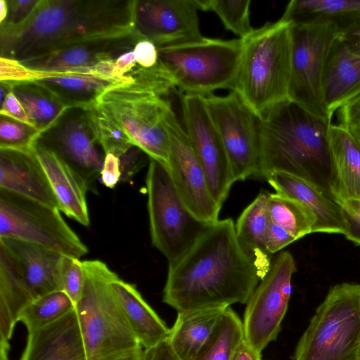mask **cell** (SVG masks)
Returning a JSON list of instances; mask_svg holds the SVG:
<instances>
[{"label":"cell","instance_id":"cell-11","mask_svg":"<svg viewBox=\"0 0 360 360\" xmlns=\"http://www.w3.org/2000/svg\"><path fill=\"white\" fill-rule=\"evenodd\" d=\"M296 271L292 255L280 252L246 302L243 321L245 340L259 352L276 340L281 331L292 294V276Z\"/></svg>","mask_w":360,"mask_h":360},{"label":"cell","instance_id":"cell-38","mask_svg":"<svg viewBox=\"0 0 360 360\" xmlns=\"http://www.w3.org/2000/svg\"><path fill=\"white\" fill-rule=\"evenodd\" d=\"M8 14L0 23V30H12L24 24L32 15L40 0H6Z\"/></svg>","mask_w":360,"mask_h":360},{"label":"cell","instance_id":"cell-40","mask_svg":"<svg viewBox=\"0 0 360 360\" xmlns=\"http://www.w3.org/2000/svg\"><path fill=\"white\" fill-rule=\"evenodd\" d=\"M149 157L141 148L134 146L119 157L120 182H132L134 176L146 165Z\"/></svg>","mask_w":360,"mask_h":360},{"label":"cell","instance_id":"cell-6","mask_svg":"<svg viewBox=\"0 0 360 360\" xmlns=\"http://www.w3.org/2000/svg\"><path fill=\"white\" fill-rule=\"evenodd\" d=\"M292 360H360V284L342 283L330 288Z\"/></svg>","mask_w":360,"mask_h":360},{"label":"cell","instance_id":"cell-10","mask_svg":"<svg viewBox=\"0 0 360 360\" xmlns=\"http://www.w3.org/2000/svg\"><path fill=\"white\" fill-rule=\"evenodd\" d=\"M339 35L331 26L292 24L288 100L329 124L323 77L330 49Z\"/></svg>","mask_w":360,"mask_h":360},{"label":"cell","instance_id":"cell-37","mask_svg":"<svg viewBox=\"0 0 360 360\" xmlns=\"http://www.w3.org/2000/svg\"><path fill=\"white\" fill-rule=\"evenodd\" d=\"M60 290L75 304L79 300L85 281L82 262L79 258L63 255L58 265Z\"/></svg>","mask_w":360,"mask_h":360},{"label":"cell","instance_id":"cell-43","mask_svg":"<svg viewBox=\"0 0 360 360\" xmlns=\"http://www.w3.org/2000/svg\"><path fill=\"white\" fill-rule=\"evenodd\" d=\"M100 178L101 183L109 188H113L120 182L121 171L118 157L112 153L105 154Z\"/></svg>","mask_w":360,"mask_h":360},{"label":"cell","instance_id":"cell-34","mask_svg":"<svg viewBox=\"0 0 360 360\" xmlns=\"http://www.w3.org/2000/svg\"><path fill=\"white\" fill-rule=\"evenodd\" d=\"M75 304L62 290L43 295L30 303L20 313L18 321L32 333L56 322L75 309Z\"/></svg>","mask_w":360,"mask_h":360},{"label":"cell","instance_id":"cell-14","mask_svg":"<svg viewBox=\"0 0 360 360\" xmlns=\"http://www.w3.org/2000/svg\"><path fill=\"white\" fill-rule=\"evenodd\" d=\"M184 127L205 175L210 191L221 207L235 182L228 155L210 117L205 98L181 94Z\"/></svg>","mask_w":360,"mask_h":360},{"label":"cell","instance_id":"cell-45","mask_svg":"<svg viewBox=\"0 0 360 360\" xmlns=\"http://www.w3.org/2000/svg\"><path fill=\"white\" fill-rule=\"evenodd\" d=\"M138 66L133 51L126 52L115 60L112 77L124 78Z\"/></svg>","mask_w":360,"mask_h":360},{"label":"cell","instance_id":"cell-15","mask_svg":"<svg viewBox=\"0 0 360 360\" xmlns=\"http://www.w3.org/2000/svg\"><path fill=\"white\" fill-rule=\"evenodd\" d=\"M165 126L171 146L168 169L179 195L198 220L207 224L218 221L221 207L210 191L189 137L173 108L166 117Z\"/></svg>","mask_w":360,"mask_h":360},{"label":"cell","instance_id":"cell-51","mask_svg":"<svg viewBox=\"0 0 360 360\" xmlns=\"http://www.w3.org/2000/svg\"><path fill=\"white\" fill-rule=\"evenodd\" d=\"M8 14V4L6 0H0V23L4 21Z\"/></svg>","mask_w":360,"mask_h":360},{"label":"cell","instance_id":"cell-13","mask_svg":"<svg viewBox=\"0 0 360 360\" xmlns=\"http://www.w3.org/2000/svg\"><path fill=\"white\" fill-rule=\"evenodd\" d=\"M204 98L228 155L235 182L257 178L260 163L259 118L235 91Z\"/></svg>","mask_w":360,"mask_h":360},{"label":"cell","instance_id":"cell-4","mask_svg":"<svg viewBox=\"0 0 360 360\" xmlns=\"http://www.w3.org/2000/svg\"><path fill=\"white\" fill-rule=\"evenodd\" d=\"M83 292L75 304L87 360H139L144 349L112 292L118 276L105 263L84 260Z\"/></svg>","mask_w":360,"mask_h":360},{"label":"cell","instance_id":"cell-1","mask_svg":"<svg viewBox=\"0 0 360 360\" xmlns=\"http://www.w3.org/2000/svg\"><path fill=\"white\" fill-rule=\"evenodd\" d=\"M261 279L237 240L233 220L219 219L169 264L162 301L177 312L246 304Z\"/></svg>","mask_w":360,"mask_h":360},{"label":"cell","instance_id":"cell-27","mask_svg":"<svg viewBox=\"0 0 360 360\" xmlns=\"http://www.w3.org/2000/svg\"><path fill=\"white\" fill-rule=\"evenodd\" d=\"M111 286L133 333L144 350L168 339L170 329L144 300L134 285L117 276L112 281Z\"/></svg>","mask_w":360,"mask_h":360},{"label":"cell","instance_id":"cell-44","mask_svg":"<svg viewBox=\"0 0 360 360\" xmlns=\"http://www.w3.org/2000/svg\"><path fill=\"white\" fill-rule=\"evenodd\" d=\"M0 115L32 125L22 104L11 90L3 103H1Z\"/></svg>","mask_w":360,"mask_h":360},{"label":"cell","instance_id":"cell-19","mask_svg":"<svg viewBox=\"0 0 360 360\" xmlns=\"http://www.w3.org/2000/svg\"><path fill=\"white\" fill-rule=\"evenodd\" d=\"M0 188L59 209L48 176L32 148H0Z\"/></svg>","mask_w":360,"mask_h":360},{"label":"cell","instance_id":"cell-41","mask_svg":"<svg viewBox=\"0 0 360 360\" xmlns=\"http://www.w3.org/2000/svg\"><path fill=\"white\" fill-rule=\"evenodd\" d=\"M295 240L286 230L270 221L266 238V247L270 255L281 250Z\"/></svg>","mask_w":360,"mask_h":360},{"label":"cell","instance_id":"cell-25","mask_svg":"<svg viewBox=\"0 0 360 360\" xmlns=\"http://www.w3.org/2000/svg\"><path fill=\"white\" fill-rule=\"evenodd\" d=\"M33 300L17 257L0 242L1 349L8 351L19 314Z\"/></svg>","mask_w":360,"mask_h":360},{"label":"cell","instance_id":"cell-7","mask_svg":"<svg viewBox=\"0 0 360 360\" xmlns=\"http://www.w3.org/2000/svg\"><path fill=\"white\" fill-rule=\"evenodd\" d=\"M243 39L203 37L157 47L159 60L181 94L207 96L219 89L233 90L240 63Z\"/></svg>","mask_w":360,"mask_h":360},{"label":"cell","instance_id":"cell-21","mask_svg":"<svg viewBox=\"0 0 360 360\" xmlns=\"http://www.w3.org/2000/svg\"><path fill=\"white\" fill-rule=\"evenodd\" d=\"M20 360H87L75 308L56 322L29 333Z\"/></svg>","mask_w":360,"mask_h":360},{"label":"cell","instance_id":"cell-30","mask_svg":"<svg viewBox=\"0 0 360 360\" xmlns=\"http://www.w3.org/2000/svg\"><path fill=\"white\" fill-rule=\"evenodd\" d=\"M268 193L262 191L244 209L235 224L237 240L257 267L262 278L268 273L272 263L271 255L266 247L270 222L267 210Z\"/></svg>","mask_w":360,"mask_h":360},{"label":"cell","instance_id":"cell-5","mask_svg":"<svg viewBox=\"0 0 360 360\" xmlns=\"http://www.w3.org/2000/svg\"><path fill=\"white\" fill-rule=\"evenodd\" d=\"M292 23L280 19L255 29L243 39L233 91L260 119L288 100L292 58Z\"/></svg>","mask_w":360,"mask_h":360},{"label":"cell","instance_id":"cell-35","mask_svg":"<svg viewBox=\"0 0 360 360\" xmlns=\"http://www.w3.org/2000/svg\"><path fill=\"white\" fill-rule=\"evenodd\" d=\"M199 10L212 11L215 13L224 27L245 39L255 29L250 18V0H195Z\"/></svg>","mask_w":360,"mask_h":360},{"label":"cell","instance_id":"cell-12","mask_svg":"<svg viewBox=\"0 0 360 360\" xmlns=\"http://www.w3.org/2000/svg\"><path fill=\"white\" fill-rule=\"evenodd\" d=\"M69 166L92 190L100 177L105 152L90 108H68L35 141Z\"/></svg>","mask_w":360,"mask_h":360},{"label":"cell","instance_id":"cell-42","mask_svg":"<svg viewBox=\"0 0 360 360\" xmlns=\"http://www.w3.org/2000/svg\"><path fill=\"white\" fill-rule=\"evenodd\" d=\"M133 52L136 62L140 67L150 68L159 63L158 48L149 40H139L136 44Z\"/></svg>","mask_w":360,"mask_h":360},{"label":"cell","instance_id":"cell-47","mask_svg":"<svg viewBox=\"0 0 360 360\" xmlns=\"http://www.w3.org/2000/svg\"><path fill=\"white\" fill-rule=\"evenodd\" d=\"M339 124H360V98L338 110Z\"/></svg>","mask_w":360,"mask_h":360},{"label":"cell","instance_id":"cell-49","mask_svg":"<svg viewBox=\"0 0 360 360\" xmlns=\"http://www.w3.org/2000/svg\"><path fill=\"white\" fill-rule=\"evenodd\" d=\"M230 360H263L262 353L254 349L244 340L236 349Z\"/></svg>","mask_w":360,"mask_h":360},{"label":"cell","instance_id":"cell-28","mask_svg":"<svg viewBox=\"0 0 360 360\" xmlns=\"http://www.w3.org/2000/svg\"><path fill=\"white\" fill-rule=\"evenodd\" d=\"M281 18L292 25L331 26L341 34L360 21V0H292Z\"/></svg>","mask_w":360,"mask_h":360},{"label":"cell","instance_id":"cell-20","mask_svg":"<svg viewBox=\"0 0 360 360\" xmlns=\"http://www.w3.org/2000/svg\"><path fill=\"white\" fill-rule=\"evenodd\" d=\"M330 198L340 206L360 200V147L347 127L330 124L328 130Z\"/></svg>","mask_w":360,"mask_h":360},{"label":"cell","instance_id":"cell-22","mask_svg":"<svg viewBox=\"0 0 360 360\" xmlns=\"http://www.w3.org/2000/svg\"><path fill=\"white\" fill-rule=\"evenodd\" d=\"M266 181L276 193L304 205L316 217L314 233H344L341 207L314 184L283 172H272Z\"/></svg>","mask_w":360,"mask_h":360},{"label":"cell","instance_id":"cell-9","mask_svg":"<svg viewBox=\"0 0 360 360\" xmlns=\"http://www.w3.org/2000/svg\"><path fill=\"white\" fill-rule=\"evenodd\" d=\"M59 209L0 188V238L42 246L77 258L89 250Z\"/></svg>","mask_w":360,"mask_h":360},{"label":"cell","instance_id":"cell-29","mask_svg":"<svg viewBox=\"0 0 360 360\" xmlns=\"http://www.w3.org/2000/svg\"><path fill=\"white\" fill-rule=\"evenodd\" d=\"M228 307L178 311L169 344L179 360H194L217 328Z\"/></svg>","mask_w":360,"mask_h":360},{"label":"cell","instance_id":"cell-17","mask_svg":"<svg viewBox=\"0 0 360 360\" xmlns=\"http://www.w3.org/2000/svg\"><path fill=\"white\" fill-rule=\"evenodd\" d=\"M141 39L134 32L119 37L83 41L18 63L29 70L38 72L82 70L117 60L123 53L133 51Z\"/></svg>","mask_w":360,"mask_h":360},{"label":"cell","instance_id":"cell-32","mask_svg":"<svg viewBox=\"0 0 360 360\" xmlns=\"http://www.w3.org/2000/svg\"><path fill=\"white\" fill-rule=\"evenodd\" d=\"M267 210L270 221L286 230L296 240L314 233L316 219L298 201L277 193H269Z\"/></svg>","mask_w":360,"mask_h":360},{"label":"cell","instance_id":"cell-26","mask_svg":"<svg viewBox=\"0 0 360 360\" xmlns=\"http://www.w3.org/2000/svg\"><path fill=\"white\" fill-rule=\"evenodd\" d=\"M17 257L33 300L61 290L58 265L62 254L19 240L0 238Z\"/></svg>","mask_w":360,"mask_h":360},{"label":"cell","instance_id":"cell-24","mask_svg":"<svg viewBox=\"0 0 360 360\" xmlns=\"http://www.w3.org/2000/svg\"><path fill=\"white\" fill-rule=\"evenodd\" d=\"M32 150L42 165L59 205V210L83 226L90 224L86 203L89 191L84 181L51 150L36 142Z\"/></svg>","mask_w":360,"mask_h":360},{"label":"cell","instance_id":"cell-50","mask_svg":"<svg viewBox=\"0 0 360 360\" xmlns=\"http://www.w3.org/2000/svg\"><path fill=\"white\" fill-rule=\"evenodd\" d=\"M345 127H347L354 139L360 147V124H352Z\"/></svg>","mask_w":360,"mask_h":360},{"label":"cell","instance_id":"cell-46","mask_svg":"<svg viewBox=\"0 0 360 360\" xmlns=\"http://www.w3.org/2000/svg\"><path fill=\"white\" fill-rule=\"evenodd\" d=\"M144 360H179L167 340L144 351Z\"/></svg>","mask_w":360,"mask_h":360},{"label":"cell","instance_id":"cell-2","mask_svg":"<svg viewBox=\"0 0 360 360\" xmlns=\"http://www.w3.org/2000/svg\"><path fill=\"white\" fill-rule=\"evenodd\" d=\"M135 0H40L21 26L0 30V58L22 62L83 41L134 33Z\"/></svg>","mask_w":360,"mask_h":360},{"label":"cell","instance_id":"cell-8","mask_svg":"<svg viewBox=\"0 0 360 360\" xmlns=\"http://www.w3.org/2000/svg\"><path fill=\"white\" fill-rule=\"evenodd\" d=\"M146 184L151 242L171 264L185 254L209 224L186 208L167 167L150 158Z\"/></svg>","mask_w":360,"mask_h":360},{"label":"cell","instance_id":"cell-3","mask_svg":"<svg viewBox=\"0 0 360 360\" xmlns=\"http://www.w3.org/2000/svg\"><path fill=\"white\" fill-rule=\"evenodd\" d=\"M329 124L286 100L259 119L260 163L257 179L274 172L301 177L330 196Z\"/></svg>","mask_w":360,"mask_h":360},{"label":"cell","instance_id":"cell-23","mask_svg":"<svg viewBox=\"0 0 360 360\" xmlns=\"http://www.w3.org/2000/svg\"><path fill=\"white\" fill-rule=\"evenodd\" d=\"M323 90L331 120L336 110L360 98V56L349 51L339 37L326 60Z\"/></svg>","mask_w":360,"mask_h":360},{"label":"cell","instance_id":"cell-33","mask_svg":"<svg viewBox=\"0 0 360 360\" xmlns=\"http://www.w3.org/2000/svg\"><path fill=\"white\" fill-rule=\"evenodd\" d=\"M245 340L243 321L229 307L194 360H230Z\"/></svg>","mask_w":360,"mask_h":360},{"label":"cell","instance_id":"cell-48","mask_svg":"<svg viewBox=\"0 0 360 360\" xmlns=\"http://www.w3.org/2000/svg\"><path fill=\"white\" fill-rule=\"evenodd\" d=\"M339 38L349 51L360 56V21L340 34Z\"/></svg>","mask_w":360,"mask_h":360},{"label":"cell","instance_id":"cell-36","mask_svg":"<svg viewBox=\"0 0 360 360\" xmlns=\"http://www.w3.org/2000/svg\"><path fill=\"white\" fill-rule=\"evenodd\" d=\"M39 134L34 127L0 115V148L30 150Z\"/></svg>","mask_w":360,"mask_h":360},{"label":"cell","instance_id":"cell-16","mask_svg":"<svg viewBox=\"0 0 360 360\" xmlns=\"http://www.w3.org/2000/svg\"><path fill=\"white\" fill-rule=\"evenodd\" d=\"M195 0H135L134 32L157 47L202 39Z\"/></svg>","mask_w":360,"mask_h":360},{"label":"cell","instance_id":"cell-18","mask_svg":"<svg viewBox=\"0 0 360 360\" xmlns=\"http://www.w3.org/2000/svg\"><path fill=\"white\" fill-rule=\"evenodd\" d=\"M27 71L28 80L47 88L67 108H90L109 88L133 79L130 74L124 78H114L101 75L89 68L48 72Z\"/></svg>","mask_w":360,"mask_h":360},{"label":"cell","instance_id":"cell-52","mask_svg":"<svg viewBox=\"0 0 360 360\" xmlns=\"http://www.w3.org/2000/svg\"><path fill=\"white\" fill-rule=\"evenodd\" d=\"M144 351H145V350H144ZM139 360H144V355H143V356L141 359H139Z\"/></svg>","mask_w":360,"mask_h":360},{"label":"cell","instance_id":"cell-31","mask_svg":"<svg viewBox=\"0 0 360 360\" xmlns=\"http://www.w3.org/2000/svg\"><path fill=\"white\" fill-rule=\"evenodd\" d=\"M22 104L40 133L51 127L68 109L47 88L35 81L3 82Z\"/></svg>","mask_w":360,"mask_h":360},{"label":"cell","instance_id":"cell-39","mask_svg":"<svg viewBox=\"0 0 360 360\" xmlns=\"http://www.w3.org/2000/svg\"><path fill=\"white\" fill-rule=\"evenodd\" d=\"M345 238L360 246V200H351L341 206Z\"/></svg>","mask_w":360,"mask_h":360}]
</instances>
